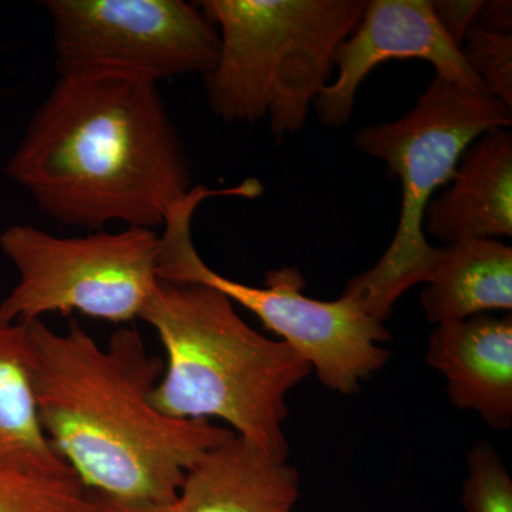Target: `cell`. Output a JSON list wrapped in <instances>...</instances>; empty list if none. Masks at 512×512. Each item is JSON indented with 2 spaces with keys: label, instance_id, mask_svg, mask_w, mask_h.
Returning <instances> with one entry per match:
<instances>
[{
  "label": "cell",
  "instance_id": "6da1fadb",
  "mask_svg": "<svg viewBox=\"0 0 512 512\" xmlns=\"http://www.w3.org/2000/svg\"><path fill=\"white\" fill-rule=\"evenodd\" d=\"M28 326L40 423L57 456L90 493L174 504L185 473L234 436L210 420H178L151 402L164 359L121 328L101 346L76 319L64 332Z\"/></svg>",
  "mask_w": 512,
  "mask_h": 512
},
{
  "label": "cell",
  "instance_id": "7a4b0ae2",
  "mask_svg": "<svg viewBox=\"0 0 512 512\" xmlns=\"http://www.w3.org/2000/svg\"><path fill=\"white\" fill-rule=\"evenodd\" d=\"M6 174L67 227H163L192 190L191 164L157 84L106 74L59 76Z\"/></svg>",
  "mask_w": 512,
  "mask_h": 512
},
{
  "label": "cell",
  "instance_id": "3957f363",
  "mask_svg": "<svg viewBox=\"0 0 512 512\" xmlns=\"http://www.w3.org/2000/svg\"><path fill=\"white\" fill-rule=\"evenodd\" d=\"M156 330L164 372L151 402L171 419H220L286 461V394L312 367L288 343L256 332L212 286L158 282L140 316Z\"/></svg>",
  "mask_w": 512,
  "mask_h": 512
},
{
  "label": "cell",
  "instance_id": "277c9868",
  "mask_svg": "<svg viewBox=\"0 0 512 512\" xmlns=\"http://www.w3.org/2000/svg\"><path fill=\"white\" fill-rule=\"evenodd\" d=\"M220 53L204 74L210 109L227 123L268 121L276 140L305 128L359 25L367 0H201Z\"/></svg>",
  "mask_w": 512,
  "mask_h": 512
},
{
  "label": "cell",
  "instance_id": "5b68a950",
  "mask_svg": "<svg viewBox=\"0 0 512 512\" xmlns=\"http://www.w3.org/2000/svg\"><path fill=\"white\" fill-rule=\"evenodd\" d=\"M511 124L512 109L503 101L434 76L409 113L357 131V150L384 161L402 185L393 241L379 262L343 292L355 296L370 318L383 323L404 292L429 278L440 252L427 242L423 229L430 201L450 183L464 151L478 137Z\"/></svg>",
  "mask_w": 512,
  "mask_h": 512
},
{
  "label": "cell",
  "instance_id": "8992f818",
  "mask_svg": "<svg viewBox=\"0 0 512 512\" xmlns=\"http://www.w3.org/2000/svg\"><path fill=\"white\" fill-rule=\"evenodd\" d=\"M215 195L245 197L247 187L210 190L194 187L175 202L160 234L158 278L171 284H202L217 289L232 303L254 313L266 329L288 343L333 392L356 393L360 384L382 369L390 352L382 348L390 333L370 318L355 296L343 293L336 301H318L303 293L305 279L296 268L266 272L262 288L225 278L205 264L191 235L195 211Z\"/></svg>",
  "mask_w": 512,
  "mask_h": 512
},
{
  "label": "cell",
  "instance_id": "52a82bcc",
  "mask_svg": "<svg viewBox=\"0 0 512 512\" xmlns=\"http://www.w3.org/2000/svg\"><path fill=\"white\" fill-rule=\"evenodd\" d=\"M160 248V234L148 228L63 238L12 225L0 234V249L19 279L0 302V320L30 323L53 313L119 325L140 319L160 282Z\"/></svg>",
  "mask_w": 512,
  "mask_h": 512
},
{
  "label": "cell",
  "instance_id": "ba28073f",
  "mask_svg": "<svg viewBox=\"0 0 512 512\" xmlns=\"http://www.w3.org/2000/svg\"><path fill=\"white\" fill-rule=\"evenodd\" d=\"M59 76L106 74L157 84L207 74L217 28L183 0H47Z\"/></svg>",
  "mask_w": 512,
  "mask_h": 512
},
{
  "label": "cell",
  "instance_id": "9c48e42d",
  "mask_svg": "<svg viewBox=\"0 0 512 512\" xmlns=\"http://www.w3.org/2000/svg\"><path fill=\"white\" fill-rule=\"evenodd\" d=\"M392 59L424 60L441 79L488 94L461 50L441 29L431 0H367L359 25L336 52L338 77L323 87L313 104L320 124L332 128L348 124L366 77Z\"/></svg>",
  "mask_w": 512,
  "mask_h": 512
},
{
  "label": "cell",
  "instance_id": "30bf717a",
  "mask_svg": "<svg viewBox=\"0 0 512 512\" xmlns=\"http://www.w3.org/2000/svg\"><path fill=\"white\" fill-rule=\"evenodd\" d=\"M427 365L446 377L451 403L473 410L494 430L512 424V315L481 313L437 325Z\"/></svg>",
  "mask_w": 512,
  "mask_h": 512
},
{
  "label": "cell",
  "instance_id": "8fae6325",
  "mask_svg": "<svg viewBox=\"0 0 512 512\" xmlns=\"http://www.w3.org/2000/svg\"><path fill=\"white\" fill-rule=\"evenodd\" d=\"M423 229L444 245L512 237L510 128H493L464 151L446 190L430 201Z\"/></svg>",
  "mask_w": 512,
  "mask_h": 512
},
{
  "label": "cell",
  "instance_id": "7c38bea8",
  "mask_svg": "<svg viewBox=\"0 0 512 512\" xmlns=\"http://www.w3.org/2000/svg\"><path fill=\"white\" fill-rule=\"evenodd\" d=\"M298 498V471L234 434L188 468L174 511L292 512Z\"/></svg>",
  "mask_w": 512,
  "mask_h": 512
},
{
  "label": "cell",
  "instance_id": "4fadbf2b",
  "mask_svg": "<svg viewBox=\"0 0 512 512\" xmlns=\"http://www.w3.org/2000/svg\"><path fill=\"white\" fill-rule=\"evenodd\" d=\"M421 308L433 325L481 313L512 311V248L498 239H468L440 248Z\"/></svg>",
  "mask_w": 512,
  "mask_h": 512
},
{
  "label": "cell",
  "instance_id": "5bb4252c",
  "mask_svg": "<svg viewBox=\"0 0 512 512\" xmlns=\"http://www.w3.org/2000/svg\"><path fill=\"white\" fill-rule=\"evenodd\" d=\"M0 466L47 476H74L40 423L28 326L0 320ZM76 477V476H74Z\"/></svg>",
  "mask_w": 512,
  "mask_h": 512
},
{
  "label": "cell",
  "instance_id": "9a60e30c",
  "mask_svg": "<svg viewBox=\"0 0 512 512\" xmlns=\"http://www.w3.org/2000/svg\"><path fill=\"white\" fill-rule=\"evenodd\" d=\"M90 503L77 477L0 466V512H89Z\"/></svg>",
  "mask_w": 512,
  "mask_h": 512
},
{
  "label": "cell",
  "instance_id": "2e32d148",
  "mask_svg": "<svg viewBox=\"0 0 512 512\" xmlns=\"http://www.w3.org/2000/svg\"><path fill=\"white\" fill-rule=\"evenodd\" d=\"M461 501L467 512H512V480L497 450L478 441L467 454Z\"/></svg>",
  "mask_w": 512,
  "mask_h": 512
},
{
  "label": "cell",
  "instance_id": "e0dca14e",
  "mask_svg": "<svg viewBox=\"0 0 512 512\" xmlns=\"http://www.w3.org/2000/svg\"><path fill=\"white\" fill-rule=\"evenodd\" d=\"M461 55L487 93L512 109V35L474 25L464 39Z\"/></svg>",
  "mask_w": 512,
  "mask_h": 512
},
{
  "label": "cell",
  "instance_id": "ac0fdd59",
  "mask_svg": "<svg viewBox=\"0 0 512 512\" xmlns=\"http://www.w3.org/2000/svg\"><path fill=\"white\" fill-rule=\"evenodd\" d=\"M480 5L481 0H434L431 2L441 29L460 50L467 33L476 25Z\"/></svg>",
  "mask_w": 512,
  "mask_h": 512
},
{
  "label": "cell",
  "instance_id": "d6986e66",
  "mask_svg": "<svg viewBox=\"0 0 512 512\" xmlns=\"http://www.w3.org/2000/svg\"><path fill=\"white\" fill-rule=\"evenodd\" d=\"M476 25L487 32L512 35L511 0H481Z\"/></svg>",
  "mask_w": 512,
  "mask_h": 512
},
{
  "label": "cell",
  "instance_id": "ffe728a7",
  "mask_svg": "<svg viewBox=\"0 0 512 512\" xmlns=\"http://www.w3.org/2000/svg\"><path fill=\"white\" fill-rule=\"evenodd\" d=\"M89 512H175L174 504L133 503L92 493Z\"/></svg>",
  "mask_w": 512,
  "mask_h": 512
}]
</instances>
